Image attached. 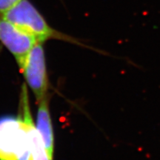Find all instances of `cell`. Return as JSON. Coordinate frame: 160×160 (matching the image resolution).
I'll return each instance as SVG.
<instances>
[{"instance_id": "cell-1", "label": "cell", "mask_w": 160, "mask_h": 160, "mask_svg": "<svg viewBox=\"0 0 160 160\" xmlns=\"http://www.w3.org/2000/svg\"><path fill=\"white\" fill-rule=\"evenodd\" d=\"M21 109L19 117L0 118V160H33L40 136L32 119L25 85L22 90Z\"/></svg>"}, {"instance_id": "cell-6", "label": "cell", "mask_w": 160, "mask_h": 160, "mask_svg": "<svg viewBox=\"0 0 160 160\" xmlns=\"http://www.w3.org/2000/svg\"><path fill=\"white\" fill-rule=\"evenodd\" d=\"M21 0H0V16L9 11Z\"/></svg>"}, {"instance_id": "cell-4", "label": "cell", "mask_w": 160, "mask_h": 160, "mask_svg": "<svg viewBox=\"0 0 160 160\" xmlns=\"http://www.w3.org/2000/svg\"><path fill=\"white\" fill-rule=\"evenodd\" d=\"M0 42L13 56L19 68L24 65L29 51L37 42L33 37L2 17H0Z\"/></svg>"}, {"instance_id": "cell-2", "label": "cell", "mask_w": 160, "mask_h": 160, "mask_svg": "<svg viewBox=\"0 0 160 160\" xmlns=\"http://www.w3.org/2000/svg\"><path fill=\"white\" fill-rule=\"evenodd\" d=\"M1 17L39 42H44L49 39L76 42L71 37L51 28L28 0H21Z\"/></svg>"}, {"instance_id": "cell-5", "label": "cell", "mask_w": 160, "mask_h": 160, "mask_svg": "<svg viewBox=\"0 0 160 160\" xmlns=\"http://www.w3.org/2000/svg\"><path fill=\"white\" fill-rule=\"evenodd\" d=\"M35 127L43 142L48 155L53 159L54 153V133L49 108L48 97L39 101Z\"/></svg>"}, {"instance_id": "cell-3", "label": "cell", "mask_w": 160, "mask_h": 160, "mask_svg": "<svg viewBox=\"0 0 160 160\" xmlns=\"http://www.w3.org/2000/svg\"><path fill=\"white\" fill-rule=\"evenodd\" d=\"M20 69L38 102L48 97V78L43 42H37L33 46Z\"/></svg>"}]
</instances>
